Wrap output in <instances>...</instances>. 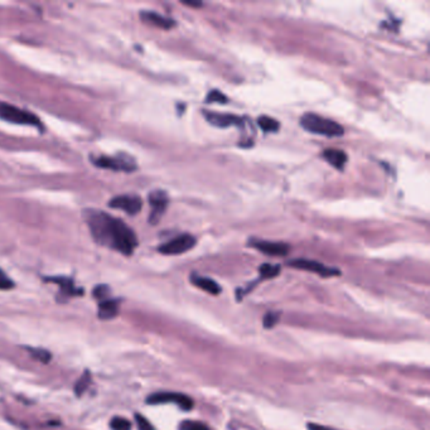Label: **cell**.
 <instances>
[{
	"label": "cell",
	"instance_id": "15",
	"mask_svg": "<svg viewBox=\"0 0 430 430\" xmlns=\"http://www.w3.org/2000/svg\"><path fill=\"white\" fill-rule=\"evenodd\" d=\"M50 282L56 283L59 285L61 288L62 295L64 296H73V295H80V294H84V290H81L80 288H77L73 283V280L67 279V278H50Z\"/></svg>",
	"mask_w": 430,
	"mask_h": 430
},
{
	"label": "cell",
	"instance_id": "8",
	"mask_svg": "<svg viewBox=\"0 0 430 430\" xmlns=\"http://www.w3.org/2000/svg\"><path fill=\"white\" fill-rule=\"evenodd\" d=\"M289 265H290L291 268L319 274L321 277H324V278L334 277V275H339V274H341V271L337 270V269L328 268V266L323 265V264L318 263V261H313V260H307V259L293 260V261L289 263Z\"/></svg>",
	"mask_w": 430,
	"mask_h": 430
},
{
	"label": "cell",
	"instance_id": "26",
	"mask_svg": "<svg viewBox=\"0 0 430 430\" xmlns=\"http://www.w3.org/2000/svg\"><path fill=\"white\" fill-rule=\"evenodd\" d=\"M13 287H14V283L6 277V274L3 270H0V289L1 290H8V289H11Z\"/></svg>",
	"mask_w": 430,
	"mask_h": 430
},
{
	"label": "cell",
	"instance_id": "5",
	"mask_svg": "<svg viewBox=\"0 0 430 430\" xmlns=\"http://www.w3.org/2000/svg\"><path fill=\"white\" fill-rule=\"evenodd\" d=\"M195 245V239L190 234L179 235L173 240L168 241L159 246V252L164 255H181L188 250L193 249Z\"/></svg>",
	"mask_w": 430,
	"mask_h": 430
},
{
	"label": "cell",
	"instance_id": "18",
	"mask_svg": "<svg viewBox=\"0 0 430 430\" xmlns=\"http://www.w3.org/2000/svg\"><path fill=\"white\" fill-rule=\"evenodd\" d=\"M90 383H91V374L89 371H85L78 381L75 385V392L77 396H81L82 394H85V391L89 388Z\"/></svg>",
	"mask_w": 430,
	"mask_h": 430
},
{
	"label": "cell",
	"instance_id": "3",
	"mask_svg": "<svg viewBox=\"0 0 430 430\" xmlns=\"http://www.w3.org/2000/svg\"><path fill=\"white\" fill-rule=\"evenodd\" d=\"M0 117L13 124L41 126V120L36 115L4 101H0Z\"/></svg>",
	"mask_w": 430,
	"mask_h": 430
},
{
	"label": "cell",
	"instance_id": "25",
	"mask_svg": "<svg viewBox=\"0 0 430 430\" xmlns=\"http://www.w3.org/2000/svg\"><path fill=\"white\" fill-rule=\"evenodd\" d=\"M279 321V314L277 313H268L265 317H264V327L265 328H271L274 327L275 324Z\"/></svg>",
	"mask_w": 430,
	"mask_h": 430
},
{
	"label": "cell",
	"instance_id": "19",
	"mask_svg": "<svg viewBox=\"0 0 430 430\" xmlns=\"http://www.w3.org/2000/svg\"><path fill=\"white\" fill-rule=\"evenodd\" d=\"M280 266L279 265H271V264H263L260 266V275L263 279H271L279 275Z\"/></svg>",
	"mask_w": 430,
	"mask_h": 430
},
{
	"label": "cell",
	"instance_id": "12",
	"mask_svg": "<svg viewBox=\"0 0 430 430\" xmlns=\"http://www.w3.org/2000/svg\"><path fill=\"white\" fill-rule=\"evenodd\" d=\"M140 15H142V19L144 20V22L148 23V24L154 25V27H158V28L171 29L176 25V22H174L173 19L163 17V15L158 14V13H155V11H143Z\"/></svg>",
	"mask_w": 430,
	"mask_h": 430
},
{
	"label": "cell",
	"instance_id": "10",
	"mask_svg": "<svg viewBox=\"0 0 430 430\" xmlns=\"http://www.w3.org/2000/svg\"><path fill=\"white\" fill-rule=\"evenodd\" d=\"M203 116L206 120L217 128H229V126H241L243 124L242 119L231 114H217V112L206 111L203 110Z\"/></svg>",
	"mask_w": 430,
	"mask_h": 430
},
{
	"label": "cell",
	"instance_id": "24",
	"mask_svg": "<svg viewBox=\"0 0 430 430\" xmlns=\"http://www.w3.org/2000/svg\"><path fill=\"white\" fill-rule=\"evenodd\" d=\"M31 353L33 355V357L36 358V360L42 361V362L45 363L50 360L49 352L45 351V349H31Z\"/></svg>",
	"mask_w": 430,
	"mask_h": 430
},
{
	"label": "cell",
	"instance_id": "7",
	"mask_svg": "<svg viewBox=\"0 0 430 430\" xmlns=\"http://www.w3.org/2000/svg\"><path fill=\"white\" fill-rule=\"evenodd\" d=\"M168 195L164 191H154L149 194V204H150V216H149V222L151 225H155L159 222L162 216L164 215L168 206Z\"/></svg>",
	"mask_w": 430,
	"mask_h": 430
},
{
	"label": "cell",
	"instance_id": "4",
	"mask_svg": "<svg viewBox=\"0 0 430 430\" xmlns=\"http://www.w3.org/2000/svg\"><path fill=\"white\" fill-rule=\"evenodd\" d=\"M94 164L105 169H112V171L133 172L137 169L134 159L125 154H120L117 156H100L94 159Z\"/></svg>",
	"mask_w": 430,
	"mask_h": 430
},
{
	"label": "cell",
	"instance_id": "29",
	"mask_svg": "<svg viewBox=\"0 0 430 430\" xmlns=\"http://www.w3.org/2000/svg\"><path fill=\"white\" fill-rule=\"evenodd\" d=\"M182 4H185V5L191 6V8H201L203 4L201 3V1H182Z\"/></svg>",
	"mask_w": 430,
	"mask_h": 430
},
{
	"label": "cell",
	"instance_id": "22",
	"mask_svg": "<svg viewBox=\"0 0 430 430\" xmlns=\"http://www.w3.org/2000/svg\"><path fill=\"white\" fill-rule=\"evenodd\" d=\"M179 430H210V428L201 422H193V420H186L179 425Z\"/></svg>",
	"mask_w": 430,
	"mask_h": 430
},
{
	"label": "cell",
	"instance_id": "21",
	"mask_svg": "<svg viewBox=\"0 0 430 430\" xmlns=\"http://www.w3.org/2000/svg\"><path fill=\"white\" fill-rule=\"evenodd\" d=\"M229 98L218 90H212L208 95L206 96L207 103H227Z\"/></svg>",
	"mask_w": 430,
	"mask_h": 430
},
{
	"label": "cell",
	"instance_id": "9",
	"mask_svg": "<svg viewBox=\"0 0 430 430\" xmlns=\"http://www.w3.org/2000/svg\"><path fill=\"white\" fill-rule=\"evenodd\" d=\"M109 206L111 208H116V210L125 211L128 215H137L139 211L142 210L143 201L140 197L134 194H124L117 195L115 198L110 201Z\"/></svg>",
	"mask_w": 430,
	"mask_h": 430
},
{
	"label": "cell",
	"instance_id": "20",
	"mask_svg": "<svg viewBox=\"0 0 430 430\" xmlns=\"http://www.w3.org/2000/svg\"><path fill=\"white\" fill-rule=\"evenodd\" d=\"M111 430H132V423L125 418L121 416H115L114 419L110 422Z\"/></svg>",
	"mask_w": 430,
	"mask_h": 430
},
{
	"label": "cell",
	"instance_id": "17",
	"mask_svg": "<svg viewBox=\"0 0 430 430\" xmlns=\"http://www.w3.org/2000/svg\"><path fill=\"white\" fill-rule=\"evenodd\" d=\"M257 125L265 133H277L280 128L279 121L270 116H260L257 119Z\"/></svg>",
	"mask_w": 430,
	"mask_h": 430
},
{
	"label": "cell",
	"instance_id": "14",
	"mask_svg": "<svg viewBox=\"0 0 430 430\" xmlns=\"http://www.w3.org/2000/svg\"><path fill=\"white\" fill-rule=\"evenodd\" d=\"M191 282H192L195 287H198L199 289L207 291V293L212 294V295H217V294L221 293L220 285H218L215 280L210 279V278L199 277V275H194V274H193L192 277H191Z\"/></svg>",
	"mask_w": 430,
	"mask_h": 430
},
{
	"label": "cell",
	"instance_id": "6",
	"mask_svg": "<svg viewBox=\"0 0 430 430\" xmlns=\"http://www.w3.org/2000/svg\"><path fill=\"white\" fill-rule=\"evenodd\" d=\"M148 404H165V402H174L183 410H191L194 405L193 400L190 396L179 392H155L146 399Z\"/></svg>",
	"mask_w": 430,
	"mask_h": 430
},
{
	"label": "cell",
	"instance_id": "27",
	"mask_svg": "<svg viewBox=\"0 0 430 430\" xmlns=\"http://www.w3.org/2000/svg\"><path fill=\"white\" fill-rule=\"evenodd\" d=\"M94 295H95L96 299H98V300H105V299L107 298V295H109V288H107L106 285H98L97 288L94 290Z\"/></svg>",
	"mask_w": 430,
	"mask_h": 430
},
{
	"label": "cell",
	"instance_id": "1",
	"mask_svg": "<svg viewBox=\"0 0 430 430\" xmlns=\"http://www.w3.org/2000/svg\"><path fill=\"white\" fill-rule=\"evenodd\" d=\"M94 238L102 245L110 246L111 249L124 255H132L138 246L135 232L119 218L107 213H91L89 217Z\"/></svg>",
	"mask_w": 430,
	"mask_h": 430
},
{
	"label": "cell",
	"instance_id": "2",
	"mask_svg": "<svg viewBox=\"0 0 430 430\" xmlns=\"http://www.w3.org/2000/svg\"><path fill=\"white\" fill-rule=\"evenodd\" d=\"M300 125L307 132L312 133V134L322 135V137L337 138L344 134V129L342 128V125L331 120V119H326V117L312 114V112L303 115L300 119Z\"/></svg>",
	"mask_w": 430,
	"mask_h": 430
},
{
	"label": "cell",
	"instance_id": "28",
	"mask_svg": "<svg viewBox=\"0 0 430 430\" xmlns=\"http://www.w3.org/2000/svg\"><path fill=\"white\" fill-rule=\"evenodd\" d=\"M308 430H334V429L323 427V425H318V424H308Z\"/></svg>",
	"mask_w": 430,
	"mask_h": 430
},
{
	"label": "cell",
	"instance_id": "16",
	"mask_svg": "<svg viewBox=\"0 0 430 430\" xmlns=\"http://www.w3.org/2000/svg\"><path fill=\"white\" fill-rule=\"evenodd\" d=\"M119 312V302L114 299H105L98 304V317L101 319H111Z\"/></svg>",
	"mask_w": 430,
	"mask_h": 430
},
{
	"label": "cell",
	"instance_id": "23",
	"mask_svg": "<svg viewBox=\"0 0 430 430\" xmlns=\"http://www.w3.org/2000/svg\"><path fill=\"white\" fill-rule=\"evenodd\" d=\"M135 420H137L138 429L139 430H155L151 423L146 419L145 416L140 415V414H135Z\"/></svg>",
	"mask_w": 430,
	"mask_h": 430
},
{
	"label": "cell",
	"instance_id": "11",
	"mask_svg": "<svg viewBox=\"0 0 430 430\" xmlns=\"http://www.w3.org/2000/svg\"><path fill=\"white\" fill-rule=\"evenodd\" d=\"M250 245L263 254L269 256H285L289 251V246L283 242H271V241H251Z\"/></svg>",
	"mask_w": 430,
	"mask_h": 430
},
{
	"label": "cell",
	"instance_id": "13",
	"mask_svg": "<svg viewBox=\"0 0 430 430\" xmlns=\"http://www.w3.org/2000/svg\"><path fill=\"white\" fill-rule=\"evenodd\" d=\"M323 158L338 171H342L347 164V154L338 149H326L323 151Z\"/></svg>",
	"mask_w": 430,
	"mask_h": 430
}]
</instances>
